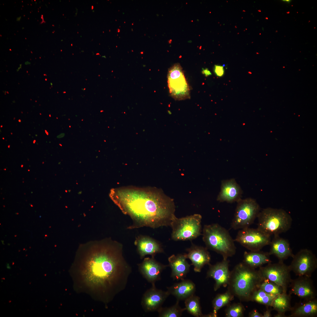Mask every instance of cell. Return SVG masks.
Segmentation results:
<instances>
[{"instance_id": "cell-14", "label": "cell", "mask_w": 317, "mask_h": 317, "mask_svg": "<svg viewBox=\"0 0 317 317\" xmlns=\"http://www.w3.org/2000/svg\"><path fill=\"white\" fill-rule=\"evenodd\" d=\"M206 277L212 278L215 281L214 290L216 291L222 286L225 287L229 284L231 274L227 259H223L213 265H209Z\"/></svg>"}, {"instance_id": "cell-37", "label": "cell", "mask_w": 317, "mask_h": 317, "mask_svg": "<svg viewBox=\"0 0 317 317\" xmlns=\"http://www.w3.org/2000/svg\"><path fill=\"white\" fill-rule=\"evenodd\" d=\"M287 1V2H288V1H290L289 0H285V1Z\"/></svg>"}, {"instance_id": "cell-17", "label": "cell", "mask_w": 317, "mask_h": 317, "mask_svg": "<svg viewBox=\"0 0 317 317\" xmlns=\"http://www.w3.org/2000/svg\"><path fill=\"white\" fill-rule=\"evenodd\" d=\"M187 251V259L191 261L195 272H200L205 265L210 264V255L206 247L193 245Z\"/></svg>"}, {"instance_id": "cell-42", "label": "cell", "mask_w": 317, "mask_h": 317, "mask_svg": "<svg viewBox=\"0 0 317 317\" xmlns=\"http://www.w3.org/2000/svg\"><path fill=\"white\" fill-rule=\"evenodd\" d=\"M23 165H22L21 166V167H23Z\"/></svg>"}, {"instance_id": "cell-18", "label": "cell", "mask_w": 317, "mask_h": 317, "mask_svg": "<svg viewBox=\"0 0 317 317\" xmlns=\"http://www.w3.org/2000/svg\"><path fill=\"white\" fill-rule=\"evenodd\" d=\"M185 254H173L168 259L171 269V277L173 280L184 279L190 271V265L187 261Z\"/></svg>"}, {"instance_id": "cell-31", "label": "cell", "mask_w": 317, "mask_h": 317, "mask_svg": "<svg viewBox=\"0 0 317 317\" xmlns=\"http://www.w3.org/2000/svg\"><path fill=\"white\" fill-rule=\"evenodd\" d=\"M213 70L215 75L219 77L223 76L224 74L225 70L224 66L222 65H215Z\"/></svg>"}, {"instance_id": "cell-45", "label": "cell", "mask_w": 317, "mask_h": 317, "mask_svg": "<svg viewBox=\"0 0 317 317\" xmlns=\"http://www.w3.org/2000/svg\"><path fill=\"white\" fill-rule=\"evenodd\" d=\"M3 139H4V138H3Z\"/></svg>"}, {"instance_id": "cell-19", "label": "cell", "mask_w": 317, "mask_h": 317, "mask_svg": "<svg viewBox=\"0 0 317 317\" xmlns=\"http://www.w3.org/2000/svg\"><path fill=\"white\" fill-rule=\"evenodd\" d=\"M134 244L141 259L146 255L154 257L157 253H162L163 250L159 244L153 238L147 236L140 235L136 238Z\"/></svg>"}, {"instance_id": "cell-12", "label": "cell", "mask_w": 317, "mask_h": 317, "mask_svg": "<svg viewBox=\"0 0 317 317\" xmlns=\"http://www.w3.org/2000/svg\"><path fill=\"white\" fill-rule=\"evenodd\" d=\"M289 288V293L296 295L303 301L316 298L317 291L311 277L299 276L292 279Z\"/></svg>"}, {"instance_id": "cell-39", "label": "cell", "mask_w": 317, "mask_h": 317, "mask_svg": "<svg viewBox=\"0 0 317 317\" xmlns=\"http://www.w3.org/2000/svg\"><path fill=\"white\" fill-rule=\"evenodd\" d=\"M45 132H46V134H47V135H48V133L45 130Z\"/></svg>"}, {"instance_id": "cell-13", "label": "cell", "mask_w": 317, "mask_h": 317, "mask_svg": "<svg viewBox=\"0 0 317 317\" xmlns=\"http://www.w3.org/2000/svg\"><path fill=\"white\" fill-rule=\"evenodd\" d=\"M170 295L166 291H163L156 288L155 284L147 290L143 294L141 304L146 312L158 311Z\"/></svg>"}, {"instance_id": "cell-34", "label": "cell", "mask_w": 317, "mask_h": 317, "mask_svg": "<svg viewBox=\"0 0 317 317\" xmlns=\"http://www.w3.org/2000/svg\"><path fill=\"white\" fill-rule=\"evenodd\" d=\"M202 73L206 77H208L212 75L210 71L207 68L205 69L203 68Z\"/></svg>"}, {"instance_id": "cell-10", "label": "cell", "mask_w": 317, "mask_h": 317, "mask_svg": "<svg viewBox=\"0 0 317 317\" xmlns=\"http://www.w3.org/2000/svg\"><path fill=\"white\" fill-rule=\"evenodd\" d=\"M250 251H259L269 245L271 236L258 229L249 227L240 229L234 240Z\"/></svg>"}, {"instance_id": "cell-28", "label": "cell", "mask_w": 317, "mask_h": 317, "mask_svg": "<svg viewBox=\"0 0 317 317\" xmlns=\"http://www.w3.org/2000/svg\"><path fill=\"white\" fill-rule=\"evenodd\" d=\"M179 301H177L176 303L168 307H161L158 311L160 317H179L181 316L183 312L186 310L185 308H182L179 304Z\"/></svg>"}, {"instance_id": "cell-3", "label": "cell", "mask_w": 317, "mask_h": 317, "mask_svg": "<svg viewBox=\"0 0 317 317\" xmlns=\"http://www.w3.org/2000/svg\"><path fill=\"white\" fill-rule=\"evenodd\" d=\"M262 280L258 270L242 262L236 265L231 271L228 290L240 300L249 301Z\"/></svg>"}, {"instance_id": "cell-40", "label": "cell", "mask_w": 317, "mask_h": 317, "mask_svg": "<svg viewBox=\"0 0 317 317\" xmlns=\"http://www.w3.org/2000/svg\"><path fill=\"white\" fill-rule=\"evenodd\" d=\"M18 121H19V122H21V120H20V119H19V120H18Z\"/></svg>"}, {"instance_id": "cell-8", "label": "cell", "mask_w": 317, "mask_h": 317, "mask_svg": "<svg viewBox=\"0 0 317 317\" xmlns=\"http://www.w3.org/2000/svg\"><path fill=\"white\" fill-rule=\"evenodd\" d=\"M168 86L172 97L176 100H185L190 98V89L180 65L176 63L169 69Z\"/></svg>"}, {"instance_id": "cell-9", "label": "cell", "mask_w": 317, "mask_h": 317, "mask_svg": "<svg viewBox=\"0 0 317 317\" xmlns=\"http://www.w3.org/2000/svg\"><path fill=\"white\" fill-rule=\"evenodd\" d=\"M258 270L263 279L273 282L281 287L283 292L287 293L292 279L289 266L283 261H279L277 263L271 262L265 266H262Z\"/></svg>"}, {"instance_id": "cell-32", "label": "cell", "mask_w": 317, "mask_h": 317, "mask_svg": "<svg viewBox=\"0 0 317 317\" xmlns=\"http://www.w3.org/2000/svg\"><path fill=\"white\" fill-rule=\"evenodd\" d=\"M249 317H263V314L259 313L256 309H254L249 314Z\"/></svg>"}, {"instance_id": "cell-30", "label": "cell", "mask_w": 317, "mask_h": 317, "mask_svg": "<svg viewBox=\"0 0 317 317\" xmlns=\"http://www.w3.org/2000/svg\"><path fill=\"white\" fill-rule=\"evenodd\" d=\"M225 310L226 317H242L244 316L245 308L240 303H234L227 305Z\"/></svg>"}, {"instance_id": "cell-1", "label": "cell", "mask_w": 317, "mask_h": 317, "mask_svg": "<svg viewBox=\"0 0 317 317\" xmlns=\"http://www.w3.org/2000/svg\"><path fill=\"white\" fill-rule=\"evenodd\" d=\"M131 272L124 257L123 245L114 241L103 242L90 252L80 268L84 282L96 289L105 303L125 289Z\"/></svg>"}, {"instance_id": "cell-21", "label": "cell", "mask_w": 317, "mask_h": 317, "mask_svg": "<svg viewBox=\"0 0 317 317\" xmlns=\"http://www.w3.org/2000/svg\"><path fill=\"white\" fill-rule=\"evenodd\" d=\"M167 291L170 295L175 296L177 301L185 300L194 294L195 291V285L193 282L189 279H184L181 282L176 283L167 288Z\"/></svg>"}, {"instance_id": "cell-44", "label": "cell", "mask_w": 317, "mask_h": 317, "mask_svg": "<svg viewBox=\"0 0 317 317\" xmlns=\"http://www.w3.org/2000/svg\"><path fill=\"white\" fill-rule=\"evenodd\" d=\"M11 134H12V133H11Z\"/></svg>"}, {"instance_id": "cell-33", "label": "cell", "mask_w": 317, "mask_h": 317, "mask_svg": "<svg viewBox=\"0 0 317 317\" xmlns=\"http://www.w3.org/2000/svg\"><path fill=\"white\" fill-rule=\"evenodd\" d=\"M266 309L264 312L263 316V317H271V310L269 308V306H267Z\"/></svg>"}, {"instance_id": "cell-7", "label": "cell", "mask_w": 317, "mask_h": 317, "mask_svg": "<svg viewBox=\"0 0 317 317\" xmlns=\"http://www.w3.org/2000/svg\"><path fill=\"white\" fill-rule=\"evenodd\" d=\"M231 228L235 230L249 227L260 211L259 204L251 198L241 199L237 202Z\"/></svg>"}, {"instance_id": "cell-36", "label": "cell", "mask_w": 317, "mask_h": 317, "mask_svg": "<svg viewBox=\"0 0 317 317\" xmlns=\"http://www.w3.org/2000/svg\"><path fill=\"white\" fill-rule=\"evenodd\" d=\"M6 268L8 269H11L10 266L9 264V263H8V264H6Z\"/></svg>"}, {"instance_id": "cell-41", "label": "cell", "mask_w": 317, "mask_h": 317, "mask_svg": "<svg viewBox=\"0 0 317 317\" xmlns=\"http://www.w3.org/2000/svg\"><path fill=\"white\" fill-rule=\"evenodd\" d=\"M10 146V145H9V146H8V147L9 148Z\"/></svg>"}, {"instance_id": "cell-26", "label": "cell", "mask_w": 317, "mask_h": 317, "mask_svg": "<svg viewBox=\"0 0 317 317\" xmlns=\"http://www.w3.org/2000/svg\"><path fill=\"white\" fill-rule=\"evenodd\" d=\"M186 310L195 317H203L199 297L194 294L185 300Z\"/></svg>"}, {"instance_id": "cell-5", "label": "cell", "mask_w": 317, "mask_h": 317, "mask_svg": "<svg viewBox=\"0 0 317 317\" xmlns=\"http://www.w3.org/2000/svg\"><path fill=\"white\" fill-rule=\"evenodd\" d=\"M257 218V228L270 236L288 231L292 221L290 215L284 210L271 208L260 210Z\"/></svg>"}, {"instance_id": "cell-24", "label": "cell", "mask_w": 317, "mask_h": 317, "mask_svg": "<svg viewBox=\"0 0 317 317\" xmlns=\"http://www.w3.org/2000/svg\"><path fill=\"white\" fill-rule=\"evenodd\" d=\"M291 294L283 292L277 295L274 299L271 306L273 309L277 313L285 315V313L291 311L292 306L291 305Z\"/></svg>"}, {"instance_id": "cell-11", "label": "cell", "mask_w": 317, "mask_h": 317, "mask_svg": "<svg viewBox=\"0 0 317 317\" xmlns=\"http://www.w3.org/2000/svg\"><path fill=\"white\" fill-rule=\"evenodd\" d=\"M292 258L289 265L291 271L298 276L311 277L317 268V259L313 252L306 249H301Z\"/></svg>"}, {"instance_id": "cell-35", "label": "cell", "mask_w": 317, "mask_h": 317, "mask_svg": "<svg viewBox=\"0 0 317 317\" xmlns=\"http://www.w3.org/2000/svg\"><path fill=\"white\" fill-rule=\"evenodd\" d=\"M273 316L274 317H287V316H286L285 315H283L278 313L274 315Z\"/></svg>"}, {"instance_id": "cell-4", "label": "cell", "mask_w": 317, "mask_h": 317, "mask_svg": "<svg viewBox=\"0 0 317 317\" xmlns=\"http://www.w3.org/2000/svg\"><path fill=\"white\" fill-rule=\"evenodd\" d=\"M203 240L207 249L227 259L235 254L236 247L229 232L217 223L205 225L203 230Z\"/></svg>"}, {"instance_id": "cell-2", "label": "cell", "mask_w": 317, "mask_h": 317, "mask_svg": "<svg viewBox=\"0 0 317 317\" xmlns=\"http://www.w3.org/2000/svg\"><path fill=\"white\" fill-rule=\"evenodd\" d=\"M110 197L132 223L127 229L171 226L176 217L173 200L155 187L127 186L112 189Z\"/></svg>"}, {"instance_id": "cell-20", "label": "cell", "mask_w": 317, "mask_h": 317, "mask_svg": "<svg viewBox=\"0 0 317 317\" xmlns=\"http://www.w3.org/2000/svg\"><path fill=\"white\" fill-rule=\"evenodd\" d=\"M269 255L276 256L279 261H283L289 257H292L294 255L288 241L279 236L276 235L271 240Z\"/></svg>"}, {"instance_id": "cell-27", "label": "cell", "mask_w": 317, "mask_h": 317, "mask_svg": "<svg viewBox=\"0 0 317 317\" xmlns=\"http://www.w3.org/2000/svg\"><path fill=\"white\" fill-rule=\"evenodd\" d=\"M276 296L267 293L260 289L256 290L253 294L251 301L269 307H271L272 301Z\"/></svg>"}, {"instance_id": "cell-15", "label": "cell", "mask_w": 317, "mask_h": 317, "mask_svg": "<svg viewBox=\"0 0 317 317\" xmlns=\"http://www.w3.org/2000/svg\"><path fill=\"white\" fill-rule=\"evenodd\" d=\"M167 266L157 262L153 257L145 258L141 263L138 264L140 273L152 285L161 279L162 271Z\"/></svg>"}, {"instance_id": "cell-16", "label": "cell", "mask_w": 317, "mask_h": 317, "mask_svg": "<svg viewBox=\"0 0 317 317\" xmlns=\"http://www.w3.org/2000/svg\"><path fill=\"white\" fill-rule=\"evenodd\" d=\"M242 193L241 188L234 179L223 180L217 200L220 202H237L242 199Z\"/></svg>"}, {"instance_id": "cell-6", "label": "cell", "mask_w": 317, "mask_h": 317, "mask_svg": "<svg viewBox=\"0 0 317 317\" xmlns=\"http://www.w3.org/2000/svg\"><path fill=\"white\" fill-rule=\"evenodd\" d=\"M202 216L194 214L181 218L176 217L172 221L171 238L175 241L192 240L201 235Z\"/></svg>"}, {"instance_id": "cell-38", "label": "cell", "mask_w": 317, "mask_h": 317, "mask_svg": "<svg viewBox=\"0 0 317 317\" xmlns=\"http://www.w3.org/2000/svg\"><path fill=\"white\" fill-rule=\"evenodd\" d=\"M36 140H34V141H33V143H35V142H36Z\"/></svg>"}, {"instance_id": "cell-25", "label": "cell", "mask_w": 317, "mask_h": 317, "mask_svg": "<svg viewBox=\"0 0 317 317\" xmlns=\"http://www.w3.org/2000/svg\"><path fill=\"white\" fill-rule=\"evenodd\" d=\"M234 296L228 290L222 294H218L212 301L213 312L211 313L213 317H217L218 311L223 307L227 306L234 299Z\"/></svg>"}, {"instance_id": "cell-29", "label": "cell", "mask_w": 317, "mask_h": 317, "mask_svg": "<svg viewBox=\"0 0 317 317\" xmlns=\"http://www.w3.org/2000/svg\"><path fill=\"white\" fill-rule=\"evenodd\" d=\"M259 288L269 294L277 296L283 292L281 287L267 279H263Z\"/></svg>"}, {"instance_id": "cell-22", "label": "cell", "mask_w": 317, "mask_h": 317, "mask_svg": "<svg viewBox=\"0 0 317 317\" xmlns=\"http://www.w3.org/2000/svg\"><path fill=\"white\" fill-rule=\"evenodd\" d=\"M287 317H316L317 316V299L303 301L292 307Z\"/></svg>"}, {"instance_id": "cell-23", "label": "cell", "mask_w": 317, "mask_h": 317, "mask_svg": "<svg viewBox=\"0 0 317 317\" xmlns=\"http://www.w3.org/2000/svg\"><path fill=\"white\" fill-rule=\"evenodd\" d=\"M268 252L259 251H245L243 262L248 266L256 269L272 262Z\"/></svg>"}, {"instance_id": "cell-43", "label": "cell", "mask_w": 317, "mask_h": 317, "mask_svg": "<svg viewBox=\"0 0 317 317\" xmlns=\"http://www.w3.org/2000/svg\"><path fill=\"white\" fill-rule=\"evenodd\" d=\"M1 127H2V125L1 126Z\"/></svg>"}]
</instances>
